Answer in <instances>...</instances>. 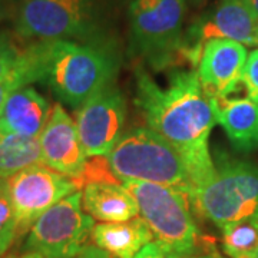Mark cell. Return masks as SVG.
Instances as JSON below:
<instances>
[{"label": "cell", "mask_w": 258, "mask_h": 258, "mask_svg": "<svg viewBox=\"0 0 258 258\" xmlns=\"http://www.w3.org/2000/svg\"><path fill=\"white\" fill-rule=\"evenodd\" d=\"M134 102L148 129L188 159L195 181L194 194L197 192L217 171L208 145L217 123L215 101L204 92L197 71H175L162 86L138 69Z\"/></svg>", "instance_id": "obj_1"}, {"label": "cell", "mask_w": 258, "mask_h": 258, "mask_svg": "<svg viewBox=\"0 0 258 258\" xmlns=\"http://www.w3.org/2000/svg\"><path fill=\"white\" fill-rule=\"evenodd\" d=\"M36 82H42L59 101L79 109L106 86L115 83L119 57L99 40H37L26 46Z\"/></svg>", "instance_id": "obj_2"}, {"label": "cell", "mask_w": 258, "mask_h": 258, "mask_svg": "<svg viewBox=\"0 0 258 258\" xmlns=\"http://www.w3.org/2000/svg\"><path fill=\"white\" fill-rule=\"evenodd\" d=\"M113 175L120 182L141 181L195 191L192 168L181 151L148 128L123 134L106 154Z\"/></svg>", "instance_id": "obj_3"}, {"label": "cell", "mask_w": 258, "mask_h": 258, "mask_svg": "<svg viewBox=\"0 0 258 258\" xmlns=\"http://www.w3.org/2000/svg\"><path fill=\"white\" fill-rule=\"evenodd\" d=\"M122 184L138 204L139 215L147 221L166 258L197 255L204 237L194 222L191 194L152 182Z\"/></svg>", "instance_id": "obj_4"}, {"label": "cell", "mask_w": 258, "mask_h": 258, "mask_svg": "<svg viewBox=\"0 0 258 258\" xmlns=\"http://www.w3.org/2000/svg\"><path fill=\"white\" fill-rule=\"evenodd\" d=\"M185 0H132L131 47L155 69L184 62Z\"/></svg>", "instance_id": "obj_5"}, {"label": "cell", "mask_w": 258, "mask_h": 258, "mask_svg": "<svg viewBox=\"0 0 258 258\" xmlns=\"http://www.w3.org/2000/svg\"><path fill=\"white\" fill-rule=\"evenodd\" d=\"M197 214L224 228L258 214V166L224 161L192 197Z\"/></svg>", "instance_id": "obj_6"}, {"label": "cell", "mask_w": 258, "mask_h": 258, "mask_svg": "<svg viewBox=\"0 0 258 258\" xmlns=\"http://www.w3.org/2000/svg\"><path fill=\"white\" fill-rule=\"evenodd\" d=\"M96 29L95 0H20L15 30L26 40H92Z\"/></svg>", "instance_id": "obj_7"}, {"label": "cell", "mask_w": 258, "mask_h": 258, "mask_svg": "<svg viewBox=\"0 0 258 258\" xmlns=\"http://www.w3.org/2000/svg\"><path fill=\"white\" fill-rule=\"evenodd\" d=\"M95 220L82 207V191H76L42 214L29 230L23 251L45 258H74L92 238Z\"/></svg>", "instance_id": "obj_8"}, {"label": "cell", "mask_w": 258, "mask_h": 258, "mask_svg": "<svg viewBox=\"0 0 258 258\" xmlns=\"http://www.w3.org/2000/svg\"><path fill=\"white\" fill-rule=\"evenodd\" d=\"M8 185L18 222V237L28 232L49 208L79 191L74 178L59 174L45 164L22 169L10 176Z\"/></svg>", "instance_id": "obj_9"}, {"label": "cell", "mask_w": 258, "mask_h": 258, "mask_svg": "<svg viewBox=\"0 0 258 258\" xmlns=\"http://www.w3.org/2000/svg\"><path fill=\"white\" fill-rule=\"evenodd\" d=\"M257 18L247 0H220L217 6L198 20L184 37V62L198 64L204 45L211 39H228L244 46H257Z\"/></svg>", "instance_id": "obj_10"}, {"label": "cell", "mask_w": 258, "mask_h": 258, "mask_svg": "<svg viewBox=\"0 0 258 258\" xmlns=\"http://www.w3.org/2000/svg\"><path fill=\"white\" fill-rule=\"evenodd\" d=\"M125 119V98L115 83L83 103L75 123L86 157L106 155L123 135Z\"/></svg>", "instance_id": "obj_11"}, {"label": "cell", "mask_w": 258, "mask_h": 258, "mask_svg": "<svg viewBox=\"0 0 258 258\" xmlns=\"http://www.w3.org/2000/svg\"><path fill=\"white\" fill-rule=\"evenodd\" d=\"M247 49L228 39H211L203 47L197 75L204 92L212 99L227 98L241 85Z\"/></svg>", "instance_id": "obj_12"}, {"label": "cell", "mask_w": 258, "mask_h": 258, "mask_svg": "<svg viewBox=\"0 0 258 258\" xmlns=\"http://www.w3.org/2000/svg\"><path fill=\"white\" fill-rule=\"evenodd\" d=\"M39 144L45 165L74 179L81 176L88 157L83 151L75 120L60 103L52 108L46 126L39 137Z\"/></svg>", "instance_id": "obj_13"}, {"label": "cell", "mask_w": 258, "mask_h": 258, "mask_svg": "<svg viewBox=\"0 0 258 258\" xmlns=\"http://www.w3.org/2000/svg\"><path fill=\"white\" fill-rule=\"evenodd\" d=\"M50 106L32 86H23L10 95L0 112V131L20 137L39 138L50 116Z\"/></svg>", "instance_id": "obj_14"}, {"label": "cell", "mask_w": 258, "mask_h": 258, "mask_svg": "<svg viewBox=\"0 0 258 258\" xmlns=\"http://www.w3.org/2000/svg\"><path fill=\"white\" fill-rule=\"evenodd\" d=\"M215 101L217 123L231 144L241 152L258 148V103L248 98H218Z\"/></svg>", "instance_id": "obj_15"}, {"label": "cell", "mask_w": 258, "mask_h": 258, "mask_svg": "<svg viewBox=\"0 0 258 258\" xmlns=\"http://www.w3.org/2000/svg\"><path fill=\"white\" fill-rule=\"evenodd\" d=\"M92 240L111 258H135L141 249L154 241V235L147 221L138 215L128 221L95 224Z\"/></svg>", "instance_id": "obj_16"}, {"label": "cell", "mask_w": 258, "mask_h": 258, "mask_svg": "<svg viewBox=\"0 0 258 258\" xmlns=\"http://www.w3.org/2000/svg\"><path fill=\"white\" fill-rule=\"evenodd\" d=\"M82 207L93 220L102 222L128 221L139 215L134 197L123 184L91 182L82 189Z\"/></svg>", "instance_id": "obj_17"}, {"label": "cell", "mask_w": 258, "mask_h": 258, "mask_svg": "<svg viewBox=\"0 0 258 258\" xmlns=\"http://www.w3.org/2000/svg\"><path fill=\"white\" fill-rule=\"evenodd\" d=\"M39 164H43L39 138L0 131V178L9 179L22 169Z\"/></svg>", "instance_id": "obj_18"}, {"label": "cell", "mask_w": 258, "mask_h": 258, "mask_svg": "<svg viewBox=\"0 0 258 258\" xmlns=\"http://www.w3.org/2000/svg\"><path fill=\"white\" fill-rule=\"evenodd\" d=\"M221 230L222 247L228 257L255 254L258 247V214L228 224Z\"/></svg>", "instance_id": "obj_19"}, {"label": "cell", "mask_w": 258, "mask_h": 258, "mask_svg": "<svg viewBox=\"0 0 258 258\" xmlns=\"http://www.w3.org/2000/svg\"><path fill=\"white\" fill-rule=\"evenodd\" d=\"M18 237V222L10 198L8 179L0 178V257H3Z\"/></svg>", "instance_id": "obj_20"}, {"label": "cell", "mask_w": 258, "mask_h": 258, "mask_svg": "<svg viewBox=\"0 0 258 258\" xmlns=\"http://www.w3.org/2000/svg\"><path fill=\"white\" fill-rule=\"evenodd\" d=\"M33 82H36L35 69H33V64L29 57L26 47H23V55L18 66L8 76L0 79V112L12 93Z\"/></svg>", "instance_id": "obj_21"}, {"label": "cell", "mask_w": 258, "mask_h": 258, "mask_svg": "<svg viewBox=\"0 0 258 258\" xmlns=\"http://www.w3.org/2000/svg\"><path fill=\"white\" fill-rule=\"evenodd\" d=\"M23 55V47L18 46V43L8 33L0 32V79L16 68Z\"/></svg>", "instance_id": "obj_22"}, {"label": "cell", "mask_w": 258, "mask_h": 258, "mask_svg": "<svg viewBox=\"0 0 258 258\" xmlns=\"http://www.w3.org/2000/svg\"><path fill=\"white\" fill-rule=\"evenodd\" d=\"M241 85L247 98L258 103V49H254L247 56L241 75Z\"/></svg>", "instance_id": "obj_23"}, {"label": "cell", "mask_w": 258, "mask_h": 258, "mask_svg": "<svg viewBox=\"0 0 258 258\" xmlns=\"http://www.w3.org/2000/svg\"><path fill=\"white\" fill-rule=\"evenodd\" d=\"M135 258H166V255L157 242L152 241V242H149L148 245H145L144 248L141 249L138 254L135 255Z\"/></svg>", "instance_id": "obj_24"}, {"label": "cell", "mask_w": 258, "mask_h": 258, "mask_svg": "<svg viewBox=\"0 0 258 258\" xmlns=\"http://www.w3.org/2000/svg\"><path fill=\"white\" fill-rule=\"evenodd\" d=\"M74 258H111L106 252H103L102 249H99L98 247H93V245H86L85 248L78 254L75 255Z\"/></svg>", "instance_id": "obj_25"}, {"label": "cell", "mask_w": 258, "mask_h": 258, "mask_svg": "<svg viewBox=\"0 0 258 258\" xmlns=\"http://www.w3.org/2000/svg\"><path fill=\"white\" fill-rule=\"evenodd\" d=\"M13 3L12 0H0V22L12 16Z\"/></svg>", "instance_id": "obj_26"}, {"label": "cell", "mask_w": 258, "mask_h": 258, "mask_svg": "<svg viewBox=\"0 0 258 258\" xmlns=\"http://www.w3.org/2000/svg\"><path fill=\"white\" fill-rule=\"evenodd\" d=\"M0 258H45L42 257L40 254L33 252V251H23V252H19V254H5L3 257Z\"/></svg>", "instance_id": "obj_27"}, {"label": "cell", "mask_w": 258, "mask_h": 258, "mask_svg": "<svg viewBox=\"0 0 258 258\" xmlns=\"http://www.w3.org/2000/svg\"><path fill=\"white\" fill-rule=\"evenodd\" d=\"M247 3H248V6L251 8V10L254 12L255 18L258 19V0H247Z\"/></svg>", "instance_id": "obj_28"}, {"label": "cell", "mask_w": 258, "mask_h": 258, "mask_svg": "<svg viewBox=\"0 0 258 258\" xmlns=\"http://www.w3.org/2000/svg\"><path fill=\"white\" fill-rule=\"evenodd\" d=\"M185 258H221L218 254L212 252V254H204V255H192V257H185Z\"/></svg>", "instance_id": "obj_29"}, {"label": "cell", "mask_w": 258, "mask_h": 258, "mask_svg": "<svg viewBox=\"0 0 258 258\" xmlns=\"http://www.w3.org/2000/svg\"><path fill=\"white\" fill-rule=\"evenodd\" d=\"M237 258H257L255 257V254H245V255H240V257Z\"/></svg>", "instance_id": "obj_30"}, {"label": "cell", "mask_w": 258, "mask_h": 258, "mask_svg": "<svg viewBox=\"0 0 258 258\" xmlns=\"http://www.w3.org/2000/svg\"><path fill=\"white\" fill-rule=\"evenodd\" d=\"M255 36H257V46H258V19H257V26H255Z\"/></svg>", "instance_id": "obj_31"}, {"label": "cell", "mask_w": 258, "mask_h": 258, "mask_svg": "<svg viewBox=\"0 0 258 258\" xmlns=\"http://www.w3.org/2000/svg\"><path fill=\"white\" fill-rule=\"evenodd\" d=\"M255 257L258 258V247H257V251H255Z\"/></svg>", "instance_id": "obj_32"}]
</instances>
